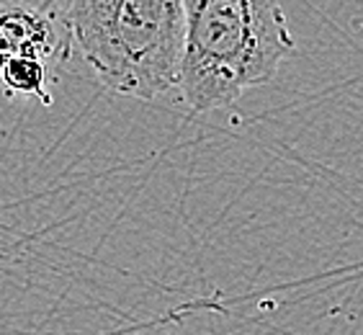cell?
Here are the masks:
<instances>
[{"label":"cell","instance_id":"cell-1","mask_svg":"<svg viewBox=\"0 0 363 335\" xmlns=\"http://www.w3.org/2000/svg\"><path fill=\"white\" fill-rule=\"evenodd\" d=\"M296 42L279 0H186L178 91L194 111L232 106L271 83Z\"/></svg>","mask_w":363,"mask_h":335},{"label":"cell","instance_id":"cell-2","mask_svg":"<svg viewBox=\"0 0 363 335\" xmlns=\"http://www.w3.org/2000/svg\"><path fill=\"white\" fill-rule=\"evenodd\" d=\"M72 39L106 91L155 101L178 88L186 0H72Z\"/></svg>","mask_w":363,"mask_h":335},{"label":"cell","instance_id":"cell-3","mask_svg":"<svg viewBox=\"0 0 363 335\" xmlns=\"http://www.w3.org/2000/svg\"><path fill=\"white\" fill-rule=\"evenodd\" d=\"M72 42L70 11L60 0H0V60L34 57L57 67Z\"/></svg>","mask_w":363,"mask_h":335},{"label":"cell","instance_id":"cell-4","mask_svg":"<svg viewBox=\"0 0 363 335\" xmlns=\"http://www.w3.org/2000/svg\"><path fill=\"white\" fill-rule=\"evenodd\" d=\"M0 80L6 85V91L21 93V96L39 98L44 106H52V67L42 60L34 57H3L0 60Z\"/></svg>","mask_w":363,"mask_h":335}]
</instances>
